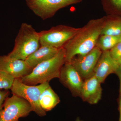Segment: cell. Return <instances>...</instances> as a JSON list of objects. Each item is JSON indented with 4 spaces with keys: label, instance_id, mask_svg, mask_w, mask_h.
I'll list each match as a JSON object with an SVG mask.
<instances>
[{
    "label": "cell",
    "instance_id": "1",
    "mask_svg": "<svg viewBox=\"0 0 121 121\" xmlns=\"http://www.w3.org/2000/svg\"><path fill=\"white\" fill-rule=\"evenodd\" d=\"M104 17L91 20L80 28L75 35L66 44L65 62H70L75 56L84 55L96 47L101 35Z\"/></svg>",
    "mask_w": 121,
    "mask_h": 121
},
{
    "label": "cell",
    "instance_id": "2",
    "mask_svg": "<svg viewBox=\"0 0 121 121\" xmlns=\"http://www.w3.org/2000/svg\"><path fill=\"white\" fill-rule=\"evenodd\" d=\"M65 50L60 48L52 58L37 65L27 75L19 78L25 84L30 86L48 82L55 78H59L60 71L65 62Z\"/></svg>",
    "mask_w": 121,
    "mask_h": 121
},
{
    "label": "cell",
    "instance_id": "3",
    "mask_svg": "<svg viewBox=\"0 0 121 121\" xmlns=\"http://www.w3.org/2000/svg\"><path fill=\"white\" fill-rule=\"evenodd\" d=\"M40 46L39 33L30 24L23 23L15 39L13 50L8 55L13 58L25 60Z\"/></svg>",
    "mask_w": 121,
    "mask_h": 121
},
{
    "label": "cell",
    "instance_id": "4",
    "mask_svg": "<svg viewBox=\"0 0 121 121\" xmlns=\"http://www.w3.org/2000/svg\"><path fill=\"white\" fill-rule=\"evenodd\" d=\"M50 86L45 82L37 86H30L23 83L19 78L15 79L11 89L13 95L22 98L28 102L32 111L40 117L46 115V112L41 108L39 103L40 96L44 90Z\"/></svg>",
    "mask_w": 121,
    "mask_h": 121
},
{
    "label": "cell",
    "instance_id": "5",
    "mask_svg": "<svg viewBox=\"0 0 121 121\" xmlns=\"http://www.w3.org/2000/svg\"><path fill=\"white\" fill-rule=\"evenodd\" d=\"M80 28L60 25L39 32L40 46L60 49L75 35Z\"/></svg>",
    "mask_w": 121,
    "mask_h": 121
},
{
    "label": "cell",
    "instance_id": "6",
    "mask_svg": "<svg viewBox=\"0 0 121 121\" xmlns=\"http://www.w3.org/2000/svg\"><path fill=\"white\" fill-rule=\"evenodd\" d=\"M27 6L35 15L43 20L54 16L60 9L76 4L82 0H25Z\"/></svg>",
    "mask_w": 121,
    "mask_h": 121
},
{
    "label": "cell",
    "instance_id": "7",
    "mask_svg": "<svg viewBox=\"0 0 121 121\" xmlns=\"http://www.w3.org/2000/svg\"><path fill=\"white\" fill-rule=\"evenodd\" d=\"M4 105V109L0 113V121H18L32 111L28 102L15 95L7 98Z\"/></svg>",
    "mask_w": 121,
    "mask_h": 121
},
{
    "label": "cell",
    "instance_id": "8",
    "mask_svg": "<svg viewBox=\"0 0 121 121\" xmlns=\"http://www.w3.org/2000/svg\"><path fill=\"white\" fill-rule=\"evenodd\" d=\"M102 51L95 47L84 55L77 56L69 62L75 68L83 80L94 74V70Z\"/></svg>",
    "mask_w": 121,
    "mask_h": 121
},
{
    "label": "cell",
    "instance_id": "9",
    "mask_svg": "<svg viewBox=\"0 0 121 121\" xmlns=\"http://www.w3.org/2000/svg\"><path fill=\"white\" fill-rule=\"evenodd\" d=\"M59 78L61 83L70 91L74 97H80L84 80L71 63L65 62Z\"/></svg>",
    "mask_w": 121,
    "mask_h": 121
},
{
    "label": "cell",
    "instance_id": "10",
    "mask_svg": "<svg viewBox=\"0 0 121 121\" xmlns=\"http://www.w3.org/2000/svg\"><path fill=\"white\" fill-rule=\"evenodd\" d=\"M0 70L5 72L15 79H19L30 73L32 69L25 60L5 55L0 56Z\"/></svg>",
    "mask_w": 121,
    "mask_h": 121
},
{
    "label": "cell",
    "instance_id": "11",
    "mask_svg": "<svg viewBox=\"0 0 121 121\" xmlns=\"http://www.w3.org/2000/svg\"><path fill=\"white\" fill-rule=\"evenodd\" d=\"M119 68L117 60L111 57L109 51L102 52L95 68L94 75L103 83L108 76L115 74Z\"/></svg>",
    "mask_w": 121,
    "mask_h": 121
},
{
    "label": "cell",
    "instance_id": "12",
    "mask_svg": "<svg viewBox=\"0 0 121 121\" xmlns=\"http://www.w3.org/2000/svg\"><path fill=\"white\" fill-rule=\"evenodd\" d=\"M101 83L94 74L85 79L82 86L80 97L83 101L89 104H97L102 98Z\"/></svg>",
    "mask_w": 121,
    "mask_h": 121
},
{
    "label": "cell",
    "instance_id": "13",
    "mask_svg": "<svg viewBox=\"0 0 121 121\" xmlns=\"http://www.w3.org/2000/svg\"><path fill=\"white\" fill-rule=\"evenodd\" d=\"M59 49L49 46H40L35 52L29 56L25 61L33 69L39 64L55 56Z\"/></svg>",
    "mask_w": 121,
    "mask_h": 121
},
{
    "label": "cell",
    "instance_id": "14",
    "mask_svg": "<svg viewBox=\"0 0 121 121\" xmlns=\"http://www.w3.org/2000/svg\"><path fill=\"white\" fill-rule=\"evenodd\" d=\"M104 17L101 35H121V16L108 15Z\"/></svg>",
    "mask_w": 121,
    "mask_h": 121
},
{
    "label": "cell",
    "instance_id": "15",
    "mask_svg": "<svg viewBox=\"0 0 121 121\" xmlns=\"http://www.w3.org/2000/svg\"><path fill=\"white\" fill-rule=\"evenodd\" d=\"M60 102L59 97L50 86L43 91L39 98L40 105L45 112L52 110Z\"/></svg>",
    "mask_w": 121,
    "mask_h": 121
},
{
    "label": "cell",
    "instance_id": "16",
    "mask_svg": "<svg viewBox=\"0 0 121 121\" xmlns=\"http://www.w3.org/2000/svg\"><path fill=\"white\" fill-rule=\"evenodd\" d=\"M120 42L121 35H101L98 39L96 46L102 52L109 51Z\"/></svg>",
    "mask_w": 121,
    "mask_h": 121
},
{
    "label": "cell",
    "instance_id": "17",
    "mask_svg": "<svg viewBox=\"0 0 121 121\" xmlns=\"http://www.w3.org/2000/svg\"><path fill=\"white\" fill-rule=\"evenodd\" d=\"M104 10L108 15L121 16V0H101Z\"/></svg>",
    "mask_w": 121,
    "mask_h": 121
},
{
    "label": "cell",
    "instance_id": "18",
    "mask_svg": "<svg viewBox=\"0 0 121 121\" xmlns=\"http://www.w3.org/2000/svg\"><path fill=\"white\" fill-rule=\"evenodd\" d=\"M15 78L12 76L0 70V90L11 89Z\"/></svg>",
    "mask_w": 121,
    "mask_h": 121
},
{
    "label": "cell",
    "instance_id": "19",
    "mask_svg": "<svg viewBox=\"0 0 121 121\" xmlns=\"http://www.w3.org/2000/svg\"><path fill=\"white\" fill-rule=\"evenodd\" d=\"M109 52L111 56L116 60L121 58V42H119L111 49Z\"/></svg>",
    "mask_w": 121,
    "mask_h": 121
},
{
    "label": "cell",
    "instance_id": "20",
    "mask_svg": "<svg viewBox=\"0 0 121 121\" xmlns=\"http://www.w3.org/2000/svg\"><path fill=\"white\" fill-rule=\"evenodd\" d=\"M8 93L7 91H1L0 90V113L3 109V102L5 99H6Z\"/></svg>",
    "mask_w": 121,
    "mask_h": 121
},
{
    "label": "cell",
    "instance_id": "21",
    "mask_svg": "<svg viewBox=\"0 0 121 121\" xmlns=\"http://www.w3.org/2000/svg\"><path fill=\"white\" fill-rule=\"evenodd\" d=\"M115 74L117 75L119 78V97H121V68L119 67V69L116 72Z\"/></svg>",
    "mask_w": 121,
    "mask_h": 121
},
{
    "label": "cell",
    "instance_id": "22",
    "mask_svg": "<svg viewBox=\"0 0 121 121\" xmlns=\"http://www.w3.org/2000/svg\"><path fill=\"white\" fill-rule=\"evenodd\" d=\"M118 110L119 112V117L118 121H121V97H119L118 99Z\"/></svg>",
    "mask_w": 121,
    "mask_h": 121
},
{
    "label": "cell",
    "instance_id": "23",
    "mask_svg": "<svg viewBox=\"0 0 121 121\" xmlns=\"http://www.w3.org/2000/svg\"><path fill=\"white\" fill-rule=\"evenodd\" d=\"M117 61L118 65H119V67L121 68V59H118V60H117Z\"/></svg>",
    "mask_w": 121,
    "mask_h": 121
},
{
    "label": "cell",
    "instance_id": "24",
    "mask_svg": "<svg viewBox=\"0 0 121 121\" xmlns=\"http://www.w3.org/2000/svg\"><path fill=\"white\" fill-rule=\"evenodd\" d=\"M75 121H81V120H80V119H79V117H77V118H76V120Z\"/></svg>",
    "mask_w": 121,
    "mask_h": 121
}]
</instances>
